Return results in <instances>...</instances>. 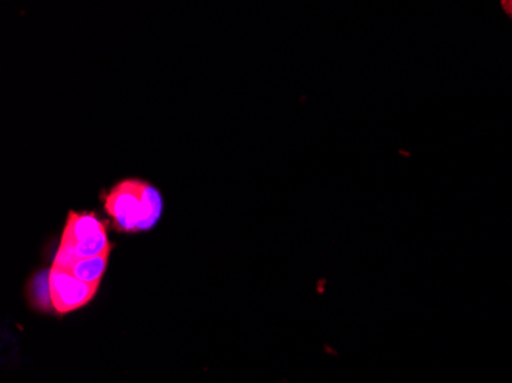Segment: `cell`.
Listing matches in <instances>:
<instances>
[{
    "label": "cell",
    "instance_id": "cell-3",
    "mask_svg": "<svg viewBox=\"0 0 512 383\" xmlns=\"http://www.w3.org/2000/svg\"><path fill=\"white\" fill-rule=\"evenodd\" d=\"M108 261L109 253L96 256V258L77 259L68 270L80 281L99 287L100 281L105 275L106 267H108Z\"/></svg>",
    "mask_w": 512,
    "mask_h": 383
},
{
    "label": "cell",
    "instance_id": "cell-1",
    "mask_svg": "<svg viewBox=\"0 0 512 383\" xmlns=\"http://www.w3.org/2000/svg\"><path fill=\"white\" fill-rule=\"evenodd\" d=\"M105 209L120 232H146L163 213L160 190L142 180H125L106 195Z\"/></svg>",
    "mask_w": 512,
    "mask_h": 383
},
{
    "label": "cell",
    "instance_id": "cell-2",
    "mask_svg": "<svg viewBox=\"0 0 512 383\" xmlns=\"http://www.w3.org/2000/svg\"><path fill=\"white\" fill-rule=\"evenodd\" d=\"M97 290V285L80 281L69 270L56 266L50 269L51 304L59 315L85 307L96 296Z\"/></svg>",
    "mask_w": 512,
    "mask_h": 383
},
{
    "label": "cell",
    "instance_id": "cell-4",
    "mask_svg": "<svg viewBox=\"0 0 512 383\" xmlns=\"http://www.w3.org/2000/svg\"><path fill=\"white\" fill-rule=\"evenodd\" d=\"M502 7L505 13L512 19V0H503Z\"/></svg>",
    "mask_w": 512,
    "mask_h": 383
}]
</instances>
